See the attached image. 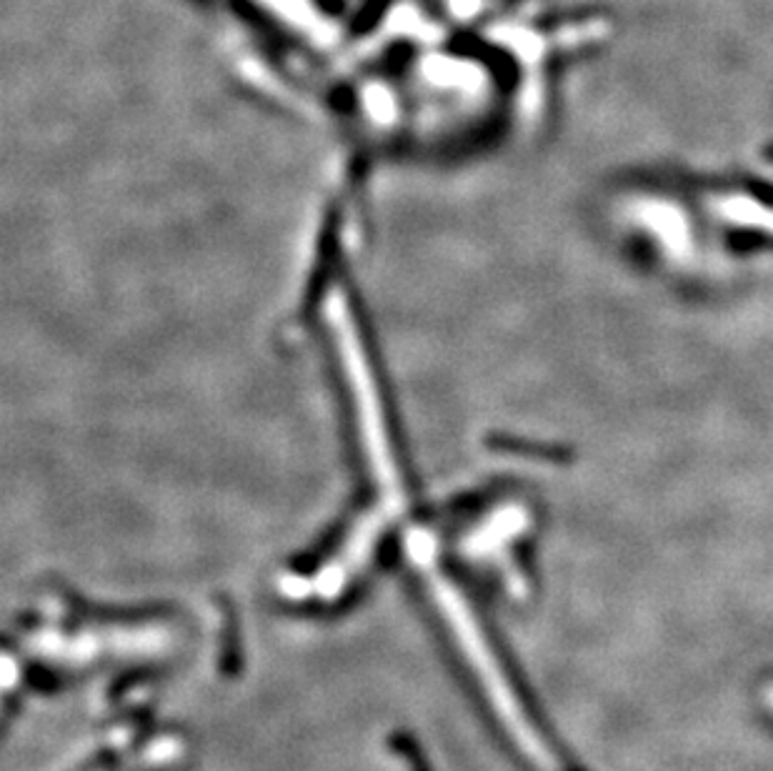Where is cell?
<instances>
[{
	"mask_svg": "<svg viewBox=\"0 0 773 771\" xmlns=\"http://www.w3.org/2000/svg\"><path fill=\"white\" fill-rule=\"evenodd\" d=\"M766 699H769V703H771V709H773V687H769V689H766Z\"/></svg>",
	"mask_w": 773,
	"mask_h": 771,
	"instance_id": "6da1fadb",
	"label": "cell"
}]
</instances>
